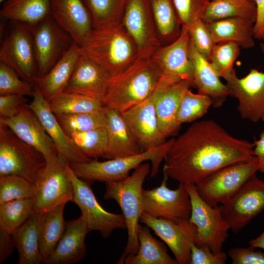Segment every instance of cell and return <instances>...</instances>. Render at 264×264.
I'll list each match as a JSON object with an SVG mask.
<instances>
[{
    "mask_svg": "<svg viewBox=\"0 0 264 264\" xmlns=\"http://www.w3.org/2000/svg\"><path fill=\"white\" fill-rule=\"evenodd\" d=\"M254 142L231 135L214 120L197 121L175 138L164 157L163 174L196 184L214 171L254 157Z\"/></svg>",
    "mask_w": 264,
    "mask_h": 264,
    "instance_id": "6da1fadb",
    "label": "cell"
},
{
    "mask_svg": "<svg viewBox=\"0 0 264 264\" xmlns=\"http://www.w3.org/2000/svg\"><path fill=\"white\" fill-rule=\"evenodd\" d=\"M164 74L153 56L139 55L127 68L110 77L103 106L120 112L126 110L149 96Z\"/></svg>",
    "mask_w": 264,
    "mask_h": 264,
    "instance_id": "7a4b0ae2",
    "label": "cell"
},
{
    "mask_svg": "<svg viewBox=\"0 0 264 264\" xmlns=\"http://www.w3.org/2000/svg\"><path fill=\"white\" fill-rule=\"evenodd\" d=\"M81 48L110 77L127 68L139 56L135 43L122 23L93 27Z\"/></svg>",
    "mask_w": 264,
    "mask_h": 264,
    "instance_id": "3957f363",
    "label": "cell"
},
{
    "mask_svg": "<svg viewBox=\"0 0 264 264\" xmlns=\"http://www.w3.org/2000/svg\"><path fill=\"white\" fill-rule=\"evenodd\" d=\"M151 169L149 163L144 162L126 178L105 183L104 198L116 201L122 210L127 230L126 246L117 264H124L127 256L135 254L138 250L137 232L142 213L143 184L146 177L150 174Z\"/></svg>",
    "mask_w": 264,
    "mask_h": 264,
    "instance_id": "277c9868",
    "label": "cell"
},
{
    "mask_svg": "<svg viewBox=\"0 0 264 264\" xmlns=\"http://www.w3.org/2000/svg\"><path fill=\"white\" fill-rule=\"evenodd\" d=\"M171 138L162 144L133 155L99 161L92 159L83 163H69L74 174L89 185L95 181H118L127 177L130 172L146 161L151 162V177L156 176L160 165L174 140Z\"/></svg>",
    "mask_w": 264,
    "mask_h": 264,
    "instance_id": "5b68a950",
    "label": "cell"
},
{
    "mask_svg": "<svg viewBox=\"0 0 264 264\" xmlns=\"http://www.w3.org/2000/svg\"><path fill=\"white\" fill-rule=\"evenodd\" d=\"M69 166L67 159L58 154L46 161L34 182V211L42 214L73 201L74 188Z\"/></svg>",
    "mask_w": 264,
    "mask_h": 264,
    "instance_id": "8992f818",
    "label": "cell"
},
{
    "mask_svg": "<svg viewBox=\"0 0 264 264\" xmlns=\"http://www.w3.org/2000/svg\"><path fill=\"white\" fill-rule=\"evenodd\" d=\"M258 172L255 157L234 163L210 173L195 185L199 196L215 207L223 205L234 196Z\"/></svg>",
    "mask_w": 264,
    "mask_h": 264,
    "instance_id": "52a82bcc",
    "label": "cell"
},
{
    "mask_svg": "<svg viewBox=\"0 0 264 264\" xmlns=\"http://www.w3.org/2000/svg\"><path fill=\"white\" fill-rule=\"evenodd\" d=\"M45 164L40 152L0 123V176H17L34 183Z\"/></svg>",
    "mask_w": 264,
    "mask_h": 264,
    "instance_id": "ba28073f",
    "label": "cell"
},
{
    "mask_svg": "<svg viewBox=\"0 0 264 264\" xmlns=\"http://www.w3.org/2000/svg\"><path fill=\"white\" fill-rule=\"evenodd\" d=\"M11 22L0 47V62L11 66L24 80L32 83L38 76L37 60L31 25Z\"/></svg>",
    "mask_w": 264,
    "mask_h": 264,
    "instance_id": "9c48e42d",
    "label": "cell"
},
{
    "mask_svg": "<svg viewBox=\"0 0 264 264\" xmlns=\"http://www.w3.org/2000/svg\"><path fill=\"white\" fill-rule=\"evenodd\" d=\"M191 202L189 218L197 228L196 245H207L215 253L222 251L230 227L222 214V205L213 207L198 195L193 184L185 185Z\"/></svg>",
    "mask_w": 264,
    "mask_h": 264,
    "instance_id": "30bf717a",
    "label": "cell"
},
{
    "mask_svg": "<svg viewBox=\"0 0 264 264\" xmlns=\"http://www.w3.org/2000/svg\"><path fill=\"white\" fill-rule=\"evenodd\" d=\"M38 76L47 73L74 43L49 14L32 25Z\"/></svg>",
    "mask_w": 264,
    "mask_h": 264,
    "instance_id": "8fae6325",
    "label": "cell"
},
{
    "mask_svg": "<svg viewBox=\"0 0 264 264\" xmlns=\"http://www.w3.org/2000/svg\"><path fill=\"white\" fill-rule=\"evenodd\" d=\"M169 177L163 174L160 185L142 190V212L158 219L177 221L189 219L191 202L185 185L179 183L175 189L167 186Z\"/></svg>",
    "mask_w": 264,
    "mask_h": 264,
    "instance_id": "7c38bea8",
    "label": "cell"
},
{
    "mask_svg": "<svg viewBox=\"0 0 264 264\" xmlns=\"http://www.w3.org/2000/svg\"><path fill=\"white\" fill-rule=\"evenodd\" d=\"M68 173L74 188L72 201L81 211L90 232L98 231L103 238L106 239L114 230L126 228L122 214L106 210L97 201L90 185L79 178L70 165Z\"/></svg>",
    "mask_w": 264,
    "mask_h": 264,
    "instance_id": "4fadbf2b",
    "label": "cell"
},
{
    "mask_svg": "<svg viewBox=\"0 0 264 264\" xmlns=\"http://www.w3.org/2000/svg\"><path fill=\"white\" fill-rule=\"evenodd\" d=\"M264 210V180L254 176L226 203L222 216L230 229L239 232Z\"/></svg>",
    "mask_w": 264,
    "mask_h": 264,
    "instance_id": "5bb4252c",
    "label": "cell"
},
{
    "mask_svg": "<svg viewBox=\"0 0 264 264\" xmlns=\"http://www.w3.org/2000/svg\"><path fill=\"white\" fill-rule=\"evenodd\" d=\"M121 23L135 43L139 55L152 56L161 47L151 0H128Z\"/></svg>",
    "mask_w": 264,
    "mask_h": 264,
    "instance_id": "9a60e30c",
    "label": "cell"
},
{
    "mask_svg": "<svg viewBox=\"0 0 264 264\" xmlns=\"http://www.w3.org/2000/svg\"><path fill=\"white\" fill-rule=\"evenodd\" d=\"M140 221L152 229L167 245L177 264H189L192 245L197 244V232L196 226L189 219L175 221L142 212Z\"/></svg>",
    "mask_w": 264,
    "mask_h": 264,
    "instance_id": "2e32d148",
    "label": "cell"
},
{
    "mask_svg": "<svg viewBox=\"0 0 264 264\" xmlns=\"http://www.w3.org/2000/svg\"><path fill=\"white\" fill-rule=\"evenodd\" d=\"M156 90L143 101L121 112L141 151L158 146L167 140L158 123L155 106Z\"/></svg>",
    "mask_w": 264,
    "mask_h": 264,
    "instance_id": "e0dca14e",
    "label": "cell"
},
{
    "mask_svg": "<svg viewBox=\"0 0 264 264\" xmlns=\"http://www.w3.org/2000/svg\"><path fill=\"white\" fill-rule=\"evenodd\" d=\"M226 81L229 95L238 101L241 117L252 122L261 120L264 114V72L252 68L239 78L234 71Z\"/></svg>",
    "mask_w": 264,
    "mask_h": 264,
    "instance_id": "ac0fdd59",
    "label": "cell"
},
{
    "mask_svg": "<svg viewBox=\"0 0 264 264\" xmlns=\"http://www.w3.org/2000/svg\"><path fill=\"white\" fill-rule=\"evenodd\" d=\"M190 87L187 81L164 73L156 88V113L159 129L166 138L176 134L180 128L177 111L184 93Z\"/></svg>",
    "mask_w": 264,
    "mask_h": 264,
    "instance_id": "d6986e66",
    "label": "cell"
},
{
    "mask_svg": "<svg viewBox=\"0 0 264 264\" xmlns=\"http://www.w3.org/2000/svg\"><path fill=\"white\" fill-rule=\"evenodd\" d=\"M32 96V101L26 105L39 118L53 140L58 154L66 158L69 163H83L91 160L92 159L86 156L65 132L47 102L35 88Z\"/></svg>",
    "mask_w": 264,
    "mask_h": 264,
    "instance_id": "ffe728a7",
    "label": "cell"
},
{
    "mask_svg": "<svg viewBox=\"0 0 264 264\" xmlns=\"http://www.w3.org/2000/svg\"><path fill=\"white\" fill-rule=\"evenodd\" d=\"M0 123L8 127L17 136L44 157L46 161L58 154L55 145L36 114L26 104L9 118H0Z\"/></svg>",
    "mask_w": 264,
    "mask_h": 264,
    "instance_id": "44dd1931",
    "label": "cell"
},
{
    "mask_svg": "<svg viewBox=\"0 0 264 264\" xmlns=\"http://www.w3.org/2000/svg\"><path fill=\"white\" fill-rule=\"evenodd\" d=\"M50 15L80 46L93 28L91 14L83 0H50Z\"/></svg>",
    "mask_w": 264,
    "mask_h": 264,
    "instance_id": "7402d4cb",
    "label": "cell"
},
{
    "mask_svg": "<svg viewBox=\"0 0 264 264\" xmlns=\"http://www.w3.org/2000/svg\"><path fill=\"white\" fill-rule=\"evenodd\" d=\"M110 77L105 70L81 50L64 91L88 96L102 102Z\"/></svg>",
    "mask_w": 264,
    "mask_h": 264,
    "instance_id": "603a6c76",
    "label": "cell"
},
{
    "mask_svg": "<svg viewBox=\"0 0 264 264\" xmlns=\"http://www.w3.org/2000/svg\"><path fill=\"white\" fill-rule=\"evenodd\" d=\"M190 37L188 30L182 27L179 36L171 44L160 47L153 55L163 72L194 87V68L190 58Z\"/></svg>",
    "mask_w": 264,
    "mask_h": 264,
    "instance_id": "cb8c5ba5",
    "label": "cell"
},
{
    "mask_svg": "<svg viewBox=\"0 0 264 264\" xmlns=\"http://www.w3.org/2000/svg\"><path fill=\"white\" fill-rule=\"evenodd\" d=\"M90 231L84 217L66 222L64 232L46 264H72L84 258L85 238Z\"/></svg>",
    "mask_w": 264,
    "mask_h": 264,
    "instance_id": "d4e9b609",
    "label": "cell"
},
{
    "mask_svg": "<svg viewBox=\"0 0 264 264\" xmlns=\"http://www.w3.org/2000/svg\"><path fill=\"white\" fill-rule=\"evenodd\" d=\"M189 55L194 68V87L198 93L210 96L214 107H220L229 95L226 84L221 82L209 61L197 50L191 40Z\"/></svg>",
    "mask_w": 264,
    "mask_h": 264,
    "instance_id": "484cf974",
    "label": "cell"
},
{
    "mask_svg": "<svg viewBox=\"0 0 264 264\" xmlns=\"http://www.w3.org/2000/svg\"><path fill=\"white\" fill-rule=\"evenodd\" d=\"M81 51V46L74 42L47 73L33 79L34 88L40 91L47 102L64 90Z\"/></svg>",
    "mask_w": 264,
    "mask_h": 264,
    "instance_id": "4316f807",
    "label": "cell"
},
{
    "mask_svg": "<svg viewBox=\"0 0 264 264\" xmlns=\"http://www.w3.org/2000/svg\"><path fill=\"white\" fill-rule=\"evenodd\" d=\"M105 108L107 146L104 158L133 155L142 152L136 143L120 111Z\"/></svg>",
    "mask_w": 264,
    "mask_h": 264,
    "instance_id": "83f0119b",
    "label": "cell"
},
{
    "mask_svg": "<svg viewBox=\"0 0 264 264\" xmlns=\"http://www.w3.org/2000/svg\"><path fill=\"white\" fill-rule=\"evenodd\" d=\"M256 20L233 17L205 22L216 44L232 42L243 49L255 45L253 32Z\"/></svg>",
    "mask_w": 264,
    "mask_h": 264,
    "instance_id": "f1b7e54d",
    "label": "cell"
},
{
    "mask_svg": "<svg viewBox=\"0 0 264 264\" xmlns=\"http://www.w3.org/2000/svg\"><path fill=\"white\" fill-rule=\"evenodd\" d=\"M41 214L34 211L29 219L12 233L19 253V264H40L43 262L39 234Z\"/></svg>",
    "mask_w": 264,
    "mask_h": 264,
    "instance_id": "f546056e",
    "label": "cell"
},
{
    "mask_svg": "<svg viewBox=\"0 0 264 264\" xmlns=\"http://www.w3.org/2000/svg\"><path fill=\"white\" fill-rule=\"evenodd\" d=\"M137 237L138 250L135 254L127 256L125 264H177L168 254L165 244L151 234L147 226L139 224Z\"/></svg>",
    "mask_w": 264,
    "mask_h": 264,
    "instance_id": "4dcf8cb0",
    "label": "cell"
},
{
    "mask_svg": "<svg viewBox=\"0 0 264 264\" xmlns=\"http://www.w3.org/2000/svg\"><path fill=\"white\" fill-rule=\"evenodd\" d=\"M66 204H61L41 214L39 224V244L44 263L50 256L64 232L66 222L64 218Z\"/></svg>",
    "mask_w": 264,
    "mask_h": 264,
    "instance_id": "1f68e13d",
    "label": "cell"
},
{
    "mask_svg": "<svg viewBox=\"0 0 264 264\" xmlns=\"http://www.w3.org/2000/svg\"><path fill=\"white\" fill-rule=\"evenodd\" d=\"M50 0H6L0 17L9 21L34 25L50 14Z\"/></svg>",
    "mask_w": 264,
    "mask_h": 264,
    "instance_id": "d6a6232c",
    "label": "cell"
},
{
    "mask_svg": "<svg viewBox=\"0 0 264 264\" xmlns=\"http://www.w3.org/2000/svg\"><path fill=\"white\" fill-rule=\"evenodd\" d=\"M154 19L161 46L175 41L182 25L170 0H151Z\"/></svg>",
    "mask_w": 264,
    "mask_h": 264,
    "instance_id": "836d02e7",
    "label": "cell"
},
{
    "mask_svg": "<svg viewBox=\"0 0 264 264\" xmlns=\"http://www.w3.org/2000/svg\"><path fill=\"white\" fill-rule=\"evenodd\" d=\"M257 9L251 0H210L201 19L205 22L233 17L256 20Z\"/></svg>",
    "mask_w": 264,
    "mask_h": 264,
    "instance_id": "e575fe53",
    "label": "cell"
},
{
    "mask_svg": "<svg viewBox=\"0 0 264 264\" xmlns=\"http://www.w3.org/2000/svg\"><path fill=\"white\" fill-rule=\"evenodd\" d=\"M47 103L54 114L100 111L104 109L99 100L66 91H62Z\"/></svg>",
    "mask_w": 264,
    "mask_h": 264,
    "instance_id": "d590c367",
    "label": "cell"
},
{
    "mask_svg": "<svg viewBox=\"0 0 264 264\" xmlns=\"http://www.w3.org/2000/svg\"><path fill=\"white\" fill-rule=\"evenodd\" d=\"M55 116L67 134L105 128V108L102 111L77 113H61Z\"/></svg>",
    "mask_w": 264,
    "mask_h": 264,
    "instance_id": "8d00e7d4",
    "label": "cell"
},
{
    "mask_svg": "<svg viewBox=\"0 0 264 264\" xmlns=\"http://www.w3.org/2000/svg\"><path fill=\"white\" fill-rule=\"evenodd\" d=\"M34 211L32 198L15 199L0 205V228L10 233L23 224Z\"/></svg>",
    "mask_w": 264,
    "mask_h": 264,
    "instance_id": "74e56055",
    "label": "cell"
},
{
    "mask_svg": "<svg viewBox=\"0 0 264 264\" xmlns=\"http://www.w3.org/2000/svg\"><path fill=\"white\" fill-rule=\"evenodd\" d=\"M88 8L93 27L110 23H121L128 0H83Z\"/></svg>",
    "mask_w": 264,
    "mask_h": 264,
    "instance_id": "f35d334b",
    "label": "cell"
},
{
    "mask_svg": "<svg viewBox=\"0 0 264 264\" xmlns=\"http://www.w3.org/2000/svg\"><path fill=\"white\" fill-rule=\"evenodd\" d=\"M213 104V100L208 95L194 93L188 88L181 99L177 120L181 125L195 121L205 115Z\"/></svg>",
    "mask_w": 264,
    "mask_h": 264,
    "instance_id": "ab89813d",
    "label": "cell"
},
{
    "mask_svg": "<svg viewBox=\"0 0 264 264\" xmlns=\"http://www.w3.org/2000/svg\"><path fill=\"white\" fill-rule=\"evenodd\" d=\"M70 137L75 145L87 157L92 159L104 158L107 146L105 128L74 133Z\"/></svg>",
    "mask_w": 264,
    "mask_h": 264,
    "instance_id": "60d3db41",
    "label": "cell"
},
{
    "mask_svg": "<svg viewBox=\"0 0 264 264\" xmlns=\"http://www.w3.org/2000/svg\"><path fill=\"white\" fill-rule=\"evenodd\" d=\"M240 48L232 42L216 44L209 61L220 78L226 80L235 71L233 66L239 55Z\"/></svg>",
    "mask_w": 264,
    "mask_h": 264,
    "instance_id": "b9f144b4",
    "label": "cell"
},
{
    "mask_svg": "<svg viewBox=\"0 0 264 264\" xmlns=\"http://www.w3.org/2000/svg\"><path fill=\"white\" fill-rule=\"evenodd\" d=\"M34 183L15 175L0 176V205L19 199L32 198Z\"/></svg>",
    "mask_w": 264,
    "mask_h": 264,
    "instance_id": "7bdbcfd3",
    "label": "cell"
},
{
    "mask_svg": "<svg viewBox=\"0 0 264 264\" xmlns=\"http://www.w3.org/2000/svg\"><path fill=\"white\" fill-rule=\"evenodd\" d=\"M33 85L22 79L11 66L0 62V95L32 96Z\"/></svg>",
    "mask_w": 264,
    "mask_h": 264,
    "instance_id": "ee69618b",
    "label": "cell"
},
{
    "mask_svg": "<svg viewBox=\"0 0 264 264\" xmlns=\"http://www.w3.org/2000/svg\"><path fill=\"white\" fill-rule=\"evenodd\" d=\"M182 27L189 28L202 15L210 0H170Z\"/></svg>",
    "mask_w": 264,
    "mask_h": 264,
    "instance_id": "f6af8a7d",
    "label": "cell"
},
{
    "mask_svg": "<svg viewBox=\"0 0 264 264\" xmlns=\"http://www.w3.org/2000/svg\"><path fill=\"white\" fill-rule=\"evenodd\" d=\"M195 47L208 60L216 45L205 22L201 19L195 22L188 29Z\"/></svg>",
    "mask_w": 264,
    "mask_h": 264,
    "instance_id": "bcb514c9",
    "label": "cell"
},
{
    "mask_svg": "<svg viewBox=\"0 0 264 264\" xmlns=\"http://www.w3.org/2000/svg\"><path fill=\"white\" fill-rule=\"evenodd\" d=\"M227 255L223 251L214 253L207 245L193 244L191 248L190 264H224Z\"/></svg>",
    "mask_w": 264,
    "mask_h": 264,
    "instance_id": "7dc6e473",
    "label": "cell"
},
{
    "mask_svg": "<svg viewBox=\"0 0 264 264\" xmlns=\"http://www.w3.org/2000/svg\"><path fill=\"white\" fill-rule=\"evenodd\" d=\"M255 247H234L230 249L228 255L232 264H264V252L257 251Z\"/></svg>",
    "mask_w": 264,
    "mask_h": 264,
    "instance_id": "c3c4849f",
    "label": "cell"
},
{
    "mask_svg": "<svg viewBox=\"0 0 264 264\" xmlns=\"http://www.w3.org/2000/svg\"><path fill=\"white\" fill-rule=\"evenodd\" d=\"M27 99L21 95H0V118H9L16 115L26 105Z\"/></svg>",
    "mask_w": 264,
    "mask_h": 264,
    "instance_id": "681fc988",
    "label": "cell"
},
{
    "mask_svg": "<svg viewBox=\"0 0 264 264\" xmlns=\"http://www.w3.org/2000/svg\"><path fill=\"white\" fill-rule=\"evenodd\" d=\"M14 248L12 234L0 228V264H3L12 254Z\"/></svg>",
    "mask_w": 264,
    "mask_h": 264,
    "instance_id": "f907efd6",
    "label": "cell"
},
{
    "mask_svg": "<svg viewBox=\"0 0 264 264\" xmlns=\"http://www.w3.org/2000/svg\"><path fill=\"white\" fill-rule=\"evenodd\" d=\"M257 9V17L253 28L254 38L264 39V0H253Z\"/></svg>",
    "mask_w": 264,
    "mask_h": 264,
    "instance_id": "816d5d0a",
    "label": "cell"
},
{
    "mask_svg": "<svg viewBox=\"0 0 264 264\" xmlns=\"http://www.w3.org/2000/svg\"><path fill=\"white\" fill-rule=\"evenodd\" d=\"M254 156L258 163V171L264 173V131L260 133L259 138L254 142Z\"/></svg>",
    "mask_w": 264,
    "mask_h": 264,
    "instance_id": "f5cc1de1",
    "label": "cell"
},
{
    "mask_svg": "<svg viewBox=\"0 0 264 264\" xmlns=\"http://www.w3.org/2000/svg\"><path fill=\"white\" fill-rule=\"evenodd\" d=\"M248 243L254 247L264 250V230L257 238L251 240Z\"/></svg>",
    "mask_w": 264,
    "mask_h": 264,
    "instance_id": "db71d44e",
    "label": "cell"
},
{
    "mask_svg": "<svg viewBox=\"0 0 264 264\" xmlns=\"http://www.w3.org/2000/svg\"><path fill=\"white\" fill-rule=\"evenodd\" d=\"M261 48L262 51L264 53V42L261 44Z\"/></svg>",
    "mask_w": 264,
    "mask_h": 264,
    "instance_id": "11a10c76",
    "label": "cell"
},
{
    "mask_svg": "<svg viewBox=\"0 0 264 264\" xmlns=\"http://www.w3.org/2000/svg\"><path fill=\"white\" fill-rule=\"evenodd\" d=\"M261 120L263 121V122L264 123V114L262 117Z\"/></svg>",
    "mask_w": 264,
    "mask_h": 264,
    "instance_id": "9f6ffc18",
    "label": "cell"
},
{
    "mask_svg": "<svg viewBox=\"0 0 264 264\" xmlns=\"http://www.w3.org/2000/svg\"><path fill=\"white\" fill-rule=\"evenodd\" d=\"M6 0H0V3H3L4 1H5Z\"/></svg>",
    "mask_w": 264,
    "mask_h": 264,
    "instance_id": "6f0895ef",
    "label": "cell"
},
{
    "mask_svg": "<svg viewBox=\"0 0 264 264\" xmlns=\"http://www.w3.org/2000/svg\"></svg>",
    "mask_w": 264,
    "mask_h": 264,
    "instance_id": "680465c9",
    "label": "cell"
}]
</instances>
